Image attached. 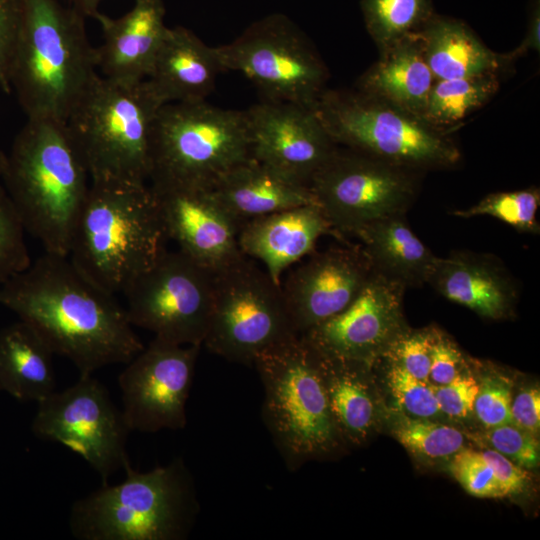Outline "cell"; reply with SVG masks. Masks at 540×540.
I'll list each match as a JSON object with an SVG mask.
<instances>
[{
	"mask_svg": "<svg viewBox=\"0 0 540 540\" xmlns=\"http://www.w3.org/2000/svg\"><path fill=\"white\" fill-rule=\"evenodd\" d=\"M99 1L100 0H76L81 14H88L95 18L99 15V12L96 9Z\"/></svg>",
	"mask_w": 540,
	"mask_h": 540,
	"instance_id": "f6af8a7d",
	"label": "cell"
},
{
	"mask_svg": "<svg viewBox=\"0 0 540 540\" xmlns=\"http://www.w3.org/2000/svg\"><path fill=\"white\" fill-rule=\"evenodd\" d=\"M361 10L379 51L415 35L435 14L432 0H362Z\"/></svg>",
	"mask_w": 540,
	"mask_h": 540,
	"instance_id": "4dcf8cb0",
	"label": "cell"
},
{
	"mask_svg": "<svg viewBox=\"0 0 540 540\" xmlns=\"http://www.w3.org/2000/svg\"><path fill=\"white\" fill-rule=\"evenodd\" d=\"M223 71L215 47L184 27H168L146 80L163 105L200 102Z\"/></svg>",
	"mask_w": 540,
	"mask_h": 540,
	"instance_id": "603a6c76",
	"label": "cell"
},
{
	"mask_svg": "<svg viewBox=\"0 0 540 540\" xmlns=\"http://www.w3.org/2000/svg\"><path fill=\"white\" fill-rule=\"evenodd\" d=\"M1 178L26 232L44 252L68 256L91 183L66 123L27 118L6 154Z\"/></svg>",
	"mask_w": 540,
	"mask_h": 540,
	"instance_id": "7a4b0ae2",
	"label": "cell"
},
{
	"mask_svg": "<svg viewBox=\"0 0 540 540\" xmlns=\"http://www.w3.org/2000/svg\"><path fill=\"white\" fill-rule=\"evenodd\" d=\"M372 273L361 246L348 244L312 252L280 284L296 333L301 335L344 310Z\"/></svg>",
	"mask_w": 540,
	"mask_h": 540,
	"instance_id": "d6986e66",
	"label": "cell"
},
{
	"mask_svg": "<svg viewBox=\"0 0 540 540\" xmlns=\"http://www.w3.org/2000/svg\"><path fill=\"white\" fill-rule=\"evenodd\" d=\"M389 363L387 380L390 392L406 415L427 419L442 415L431 383L414 377L392 361Z\"/></svg>",
	"mask_w": 540,
	"mask_h": 540,
	"instance_id": "e575fe53",
	"label": "cell"
},
{
	"mask_svg": "<svg viewBox=\"0 0 540 540\" xmlns=\"http://www.w3.org/2000/svg\"><path fill=\"white\" fill-rule=\"evenodd\" d=\"M213 189L241 224L292 207L317 204L308 184L252 157L223 174Z\"/></svg>",
	"mask_w": 540,
	"mask_h": 540,
	"instance_id": "cb8c5ba5",
	"label": "cell"
},
{
	"mask_svg": "<svg viewBox=\"0 0 540 540\" xmlns=\"http://www.w3.org/2000/svg\"><path fill=\"white\" fill-rule=\"evenodd\" d=\"M214 272L167 249L122 293L133 326L179 345H201L212 310Z\"/></svg>",
	"mask_w": 540,
	"mask_h": 540,
	"instance_id": "4fadbf2b",
	"label": "cell"
},
{
	"mask_svg": "<svg viewBox=\"0 0 540 540\" xmlns=\"http://www.w3.org/2000/svg\"><path fill=\"white\" fill-rule=\"evenodd\" d=\"M435 81L419 41L411 36L380 51L355 89L422 120Z\"/></svg>",
	"mask_w": 540,
	"mask_h": 540,
	"instance_id": "d4e9b609",
	"label": "cell"
},
{
	"mask_svg": "<svg viewBox=\"0 0 540 540\" xmlns=\"http://www.w3.org/2000/svg\"><path fill=\"white\" fill-rule=\"evenodd\" d=\"M540 50V3L534 0L528 17L527 30L519 46L506 53L505 56L510 63L526 55L530 51Z\"/></svg>",
	"mask_w": 540,
	"mask_h": 540,
	"instance_id": "ee69618b",
	"label": "cell"
},
{
	"mask_svg": "<svg viewBox=\"0 0 540 540\" xmlns=\"http://www.w3.org/2000/svg\"><path fill=\"white\" fill-rule=\"evenodd\" d=\"M245 113L251 157L308 185L339 148L313 105L262 100Z\"/></svg>",
	"mask_w": 540,
	"mask_h": 540,
	"instance_id": "ac0fdd59",
	"label": "cell"
},
{
	"mask_svg": "<svg viewBox=\"0 0 540 540\" xmlns=\"http://www.w3.org/2000/svg\"><path fill=\"white\" fill-rule=\"evenodd\" d=\"M169 240L149 185H90L68 257L111 294L123 292L166 250Z\"/></svg>",
	"mask_w": 540,
	"mask_h": 540,
	"instance_id": "277c9868",
	"label": "cell"
},
{
	"mask_svg": "<svg viewBox=\"0 0 540 540\" xmlns=\"http://www.w3.org/2000/svg\"><path fill=\"white\" fill-rule=\"evenodd\" d=\"M0 304L29 324L80 374L128 363L144 345L125 308L69 259L44 252L0 286Z\"/></svg>",
	"mask_w": 540,
	"mask_h": 540,
	"instance_id": "6da1fadb",
	"label": "cell"
},
{
	"mask_svg": "<svg viewBox=\"0 0 540 540\" xmlns=\"http://www.w3.org/2000/svg\"><path fill=\"white\" fill-rule=\"evenodd\" d=\"M164 16L162 0H135L117 19L99 13L104 41L95 47V58L103 77L124 83L146 80L168 28Z\"/></svg>",
	"mask_w": 540,
	"mask_h": 540,
	"instance_id": "44dd1931",
	"label": "cell"
},
{
	"mask_svg": "<svg viewBox=\"0 0 540 540\" xmlns=\"http://www.w3.org/2000/svg\"><path fill=\"white\" fill-rule=\"evenodd\" d=\"M449 469L461 486L475 497H506L492 468L479 451L461 449L451 457Z\"/></svg>",
	"mask_w": 540,
	"mask_h": 540,
	"instance_id": "8d00e7d4",
	"label": "cell"
},
{
	"mask_svg": "<svg viewBox=\"0 0 540 540\" xmlns=\"http://www.w3.org/2000/svg\"><path fill=\"white\" fill-rule=\"evenodd\" d=\"M201 345H179L155 338L133 357L118 377L122 413L132 431L183 429Z\"/></svg>",
	"mask_w": 540,
	"mask_h": 540,
	"instance_id": "9a60e30c",
	"label": "cell"
},
{
	"mask_svg": "<svg viewBox=\"0 0 540 540\" xmlns=\"http://www.w3.org/2000/svg\"><path fill=\"white\" fill-rule=\"evenodd\" d=\"M484 438L495 451L524 469L539 465V441L536 434L512 422L487 428Z\"/></svg>",
	"mask_w": 540,
	"mask_h": 540,
	"instance_id": "74e56055",
	"label": "cell"
},
{
	"mask_svg": "<svg viewBox=\"0 0 540 540\" xmlns=\"http://www.w3.org/2000/svg\"><path fill=\"white\" fill-rule=\"evenodd\" d=\"M313 108L338 145L423 171L457 165L456 144L423 120L358 90L325 89Z\"/></svg>",
	"mask_w": 540,
	"mask_h": 540,
	"instance_id": "ba28073f",
	"label": "cell"
},
{
	"mask_svg": "<svg viewBox=\"0 0 540 540\" xmlns=\"http://www.w3.org/2000/svg\"><path fill=\"white\" fill-rule=\"evenodd\" d=\"M168 239L203 267L216 272L241 259L242 224L228 211L213 186L150 182Z\"/></svg>",
	"mask_w": 540,
	"mask_h": 540,
	"instance_id": "e0dca14e",
	"label": "cell"
},
{
	"mask_svg": "<svg viewBox=\"0 0 540 540\" xmlns=\"http://www.w3.org/2000/svg\"><path fill=\"white\" fill-rule=\"evenodd\" d=\"M466 368L464 356L456 343L439 329L433 328L429 383L447 384Z\"/></svg>",
	"mask_w": 540,
	"mask_h": 540,
	"instance_id": "ab89813d",
	"label": "cell"
},
{
	"mask_svg": "<svg viewBox=\"0 0 540 540\" xmlns=\"http://www.w3.org/2000/svg\"><path fill=\"white\" fill-rule=\"evenodd\" d=\"M512 382L501 373L486 371L479 382L473 412L487 429L511 421Z\"/></svg>",
	"mask_w": 540,
	"mask_h": 540,
	"instance_id": "d590c367",
	"label": "cell"
},
{
	"mask_svg": "<svg viewBox=\"0 0 540 540\" xmlns=\"http://www.w3.org/2000/svg\"><path fill=\"white\" fill-rule=\"evenodd\" d=\"M323 235L339 238L320 207L307 204L246 221L238 245L244 256L261 261L280 285L284 271L314 252Z\"/></svg>",
	"mask_w": 540,
	"mask_h": 540,
	"instance_id": "ffe728a7",
	"label": "cell"
},
{
	"mask_svg": "<svg viewBox=\"0 0 540 540\" xmlns=\"http://www.w3.org/2000/svg\"><path fill=\"white\" fill-rule=\"evenodd\" d=\"M320 366L329 406L341 435L345 441L363 443L376 422L369 378L371 364L320 355Z\"/></svg>",
	"mask_w": 540,
	"mask_h": 540,
	"instance_id": "f1b7e54d",
	"label": "cell"
},
{
	"mask_svg": "<svg viewBox=\"0 0 540 540\" xmlns=\"http://www.w3.org/2000/svg\"><path fill=\"white\" fill-rule=\"evenodd\" d=\"M251 158L245 110L206 101L163 105L152 131L150 182L213 186Z\"/></svg>",
	"mask_w": 540,
	"mask_h": 540,
	"instance_id": "9c48e42d",
	"label": "cell"
},
{
	"mask_svg": "<svg viewBox=\"0 0 540 540\" xmlns=\"http://www.w3.org/2000/svg\"><path fill=\"white\" fill-rule=\"evenodd\" d=\"M21 20V0H0V87L11 92L10 67Z\"/></svg>",
	"mask_w": 540,
	"mask_h": 540,
	"instance_id": "60d3db41",
	"label": "cell"
},
{
	"mask_svg": "<svg viewBox=\"0 0 540 540\" xmlns=\"http://www.w3.org/2000/svg\"><path fill=\"white\" fill-rule=\"evenodd\" d=\"M433 388L442 415L462 420L473 413L479 382L467 368L451 382Z\"/></svg>",
	"mask_w": 540,
	"mask_h": 540,
	"instance_id": "f35d334b",
	"label": "cell"
},
{
	"mask_svg": "<svg viewBox=\"0 0 540 540\" xmlns=\"http://www.w3.org/2000/svg\"><path fill=\"white\" fill-rule=\"evenodd\" d=\"M298 334L280 285L243 256L214 272L211 317L202 346L224 359L252 366L264 351Z\"/></svg>",
	"mask_w": 540,
	"mask_h": 540,
	"instance_id": "30bf717a",
	"label": "cell"
},
{
	"mask_svg": "<svg viewBox=\"0 0 540 540\" xmlns=\"http://www.w3.org/2000/svg\"><path fill=\"white\" fill-rule=\"evenodd\" d=\"M479 452L492 468L506 496L519 494L526 488L529 477L523 467L494 449Z\"/></svg>",
	"mask_w": 540,
	"mask_h": 540,
	"instance_id": "b9f144b4",
	"label": "cell"
},
{
	"mask_svg": "<svg viewBox=\"0 0 540 540\" xmlns=\"http://www.w3.org/2000/svg\"><path fill=\"white\" fill-rule=\"evenodd\" d=\"M162 106L147 80L124 83L97 75L66 121L91 184H147L153 125Z\"/></svg>",
	"mask_w": 540,
	"mask_h": 540,
	"instance_id": "8992f818",
	"label": "cell"
},
{
	"mask_svg": "<svg viewBox=\"0 0 540 540\" xmlns=\"http://www.w3.org/2000/svg\"><path fill=\"white\" fill-rule=\"evenodd\" d=\"M264 389L262 419L286 467L334 454L346 442L333 418L319 353L297 335L255 359Z\"/></svg>",
	"mask_w": 540,
	"mask_h": 540,
	"instance_id": "52a82bcc",
	"label": "cell"
},
{
	"mask_svg": "<svg viewBox=\"0 0 540 540\" xmlns=\"http://www.w3.org/2000/svg\"><path fill=\"white\" fill-rule=\"evenodd\" d=\"M119 484L108 482L78 499L69 528L79 540H184L200 512L192 474L182 458L140 472L129 464Z\"/></svg>",
	"mask_w": 540,
	"mask_h": 540,
	"instance_id": "5b68a950",
	"label": "cell"
},
{
	"mask_svg": "<svg viewBox=\"0 0 540 540\" xmlns=\"http://www.w3.org/2000/svg\"><path fill=\"white\" fill-rule=\"evenodd\" d=\"M501 74L436 80L422 120L448 134L466 117L485 105L498 91Z\"/></svg>",
	"mask_w": 540,
	"mask_h": 540,
	"instance_id": "f546056e",
	"label": "cell"
},
{
	"mask_svg": "<svg viewBox=\"0 0 540 540\" xmlns=\"http://www.w3.org/2000/svg\"><path fill=\"white\" fill-rule=\"evenodd\" d=\"M354 236L375 273L405 289L427 284L437 256L413 232L405 214L371 222Z\"/></svg>",
	"mask_w": 540,
	"mask_h": 540,
	"instance_id": "4316f807",
	"label": "cell"
},
{
	"mask_svg": "<svg viewBox=\"0 0 540 540\" xmlns=\"http://www.w3.org/2000/svg\"><path fill=\"white\" fill-rule=\"evenodd\" d=\"M32 431L79 454L102 483L130 464L126 443L131 430L109 391L92 374H80L70 387L39 401Z\"/></svg>",
	"mask_w": 540,
	"mask_h": 540,
	"instance_id": "5bb4252c",
	"label": "cell"
},
{
	"mask_svg": "<svg viewBox=\"0 0 540 540\" xmlns=\"http://www.w3.org/2000/svg\"><path fill=\"white\" fill-rule=\"evenodd\" d=\"M427 284L447 300L489 319L508 316L518 296L514 280L501 261L468 251L437 256Z\"/></svg>",
	"mask_w": 540,
	"mask_h": 540,
	"instance_id": "7402d4cb",
	"label": "cell"
},
{
	"mask_svg": "<svg viewBox=\"0 0 540 540\" xmlns=\"http://www.w3.org/2000/svg\"><path fill=\"white\" fill-rule=\"evenodd\" d=\"M539 205L540 190L530 187L488 194L467 209L453 211L452 215L460 218L492 216L519 232L538 234L540 227L536 217Z\"/></svg>",
	"mask_w": 540,
	"mask_h": 540,
	"instance_id": "d6a6232c",
	"label": "cell"
},
{
	"mask_svg": "<svg viewBox=\"0 0 540 540\" xmlns=\"http://www.w3.org/2000/svg\"><path fill=\"white\" fill-rule=\"evenodd\" d=\"M5 164H6V153H4L1 149H0V177L4 171V168H5Z\"/></svg>",
	"mask_w": 540,
	"mask_h": 540,
	"instance_id": "bcb514c9",
	"label": "cell"
},
{
	"mask_svg": "<svg viewBox=\"0 0 540 540\" xmlns=\"http://www.w3.org/2000/svg\"><path fill=\"white\" fill-rule=\"evenodd\" d=\"M53 351L19 319L0 330V391L19 401H39L55 391Z\"/></svg>",
	"mask_w": 540,
	"mask_h": 540,
	"instance_id": "83f0119b",
	"label": "cell"
},
{
	"mask_svg": "<svg viewBox=\"0 0 540 540\" xmlns=\"http://www.w3.org/2000/svg\"><path fill=\"white\" fill-rule=\"evenodd\" d=\"M413 36L436 80L502 74L511 64L456 18L435 13Z\"/></svg>",
	"mask_w": 540,
	"mask_h": 540,
	"instance_id": "484cf974",
	"label": "cell"
},
{
	"mask_svg": "<svg viewBox=\"0 0 540 540\" xmlns=\"http://www.w3.org/2000/svg\"><path fill=\"white\" fill-rule=\"evenodd\" d=\"M511 421L516 426L533 434L540 427V392L529 387L519 392L511 402Z\"/></svg>",
	"mask_w": 540,
	"mask_h": 540,
	"instance_id": "7bdbcfd3",
	"label": "cell"
},
{
	"mask_svg": "<svg viewBox=\"0 0 540 540\" xmlns=\"http://www.w3.org/2000/svg\"><path fill=\"white\" fill-rule=\"evenodd\" d=\"M392 432L407 451L425 460L451 458L465 444L459 429L427 418L404 415L395 422Z\"/></svg>",
	"mask_w": 540,
	"mask_h": 540,
	"instance_id": "1f68e13d",
	"label": "cell"
},
{
	"mask_svg": "<svg viewBox=\"0 0 540 540\" xmlns=\"http://www.w3.org/2000/svg\"><path fill=\"white\" fill-rule=\"evenodd\" d=\"M418 171L340 149L312 176L317 205L342 239L376 220L406 214L416 198Z\"/></svg>",
	"mask_w": 540,
	"mask_h": 540,
	"instance_id": "7c38bea8",
	"label": "cell"
},
{
	"mask_svg": "<svg viewBox=\"0 0 540 540\" xmlns=\"http://www.w3.org/2000/svg\"><path fill=\"white\" fill-rule=\"evenodd\" d=\"M25 226L10 196L0 185V286L32 263Z\"/></svg>",
	"mask_w": 540,
	"mask_h": 540,
	"instance_id": "836d02e7",
	"label": "cell"
},
{
	"mask_svg": "<svg viewBox=\"0 0 540 540\" xmlns=\"http://www.w3.org/2000/svg\"><path fill=\"white\" fill-rule=\"evenodd\" d=\"M97 75L79 11L58 0H21L9 80L27 118L66 123Z\"/></svg>",
	"mask_w": 540,
	"mask_h": 540,
	"instance_id": "3957f363",
	"label": "cell"
},
{
	"mask_svg": "<svg viewBox=\"0 0 540 540\" xmlns=\"http://www.w3.org/2000/svg\"><path fill=\"white\" fill-rule=\"evenodd\" d=\"M405 290L373 271L344 310L301 336L322 356L372 365L408 331L403 316Z\"/></svg>",
	"mask_w": 540,
	"mask_h": 540,
	"instance_id": "2e32d148",
	"label": "cell"
},
{
	"mask_svg": "<svg viewBox=\"0 0 540 540\" xmlns=\"http://www.w3.org/2000/svg\"><path fill=\"white\" fill-rule=\"evenodd\" d=\"M215 50L224 71L243 74L263 100L313 105L326 89L324 62L306 35L283 14L252 23Z\"/></svg>",
	"mask_w": 540,
	"mask_h": 540,
	"instance_id": "8fae6325",
	"label": "cell"
}]
</instances>
